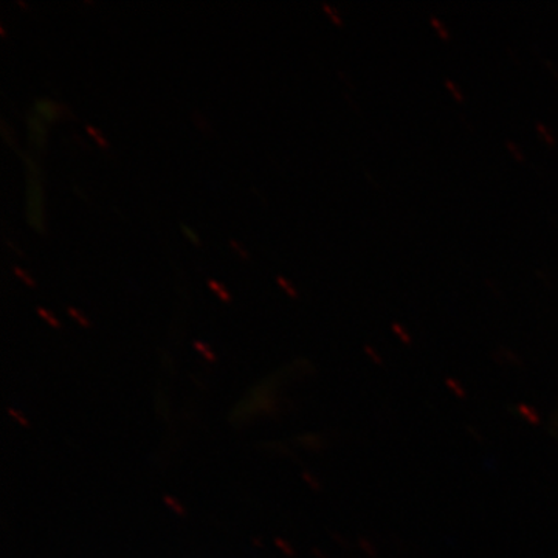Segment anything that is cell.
Masks as SVG:
<instances>
[{"instance_id":"9c48e42d","label":"cell","mask_w":558,"mask_h":558,"mask_svg":"<svg viewBox=\"0 0 558 558\" xmlns=\"http://www.w3.org/2000/svg\"><path fill=\"white\" fill-rule=\"evenodd\" d=\"M231 244L236 245V244H234V242H233V241H231ZM236 248H240V247H238V245H236ZM240 252H241V255H242V256H247V253L242 252V250H240Z\"/></svg>"},{"instance_id":"52a82bcc","label":"cell","mask_w":558,"mask_h":558,"mask_svg":"<svg viewBox=\"0 0 558 558\" xmlns=\"http://www.w3.org/2000/svg\"><path fill=\"white\" fill-rule=\"evenodd\" d=\"M277 279H278L279 284H281V286H282V288H284L286 290H288V292L290 293V295H295V292H293V290H292V289H290L289 282H288V281H286V279H284V278H282V277H278Z\"/></svg>"},{"instance_id":"7a4b0ae2","label":"cell","mask_w":558,"mask_h":558,"mask_svg":"<svg viewBox=\"0 0 558 558\" xmlns=\"http://www.w3.org/2000/svg\"><path fill=\"white\" fill-rule=\"evenodd\" d=\"M35 110L38 116L44 117V119L47 120H54L57 119L58 113H60L58 106L54 105L53 101L46 100V98H44V100H36Z\"/></svg>"},{"instance_id":"8992f818","label":"cell","mask_w":558,"mask_h":558,"mask_svg":"<svg viewBox=\"0 0 558 558\" xmlns=\"http://www.w3.org/2000/svg\"><path fill=\"white\" fill-rule=\"evenodd\" d=\"M13 270L16 271V274L20 275V277L22 279H24V281L27 282L28 286H35V282H33V279L31 277H28V275L25 274V271L17 269V267H14Z\"/></svg>"},{"instance_id":"277c9868","label":"cell","mask_w":558,"mask_h":558,"mask_svg":"<svg viewBox=\"0 0 558 558\" xmlns=\"http://www.w3.org/2000/svg\"><path fill=\"white\" fill-rule=\"evenodd\" d=\"M208 284L209 288L215 289L216 292H219V295L222 296V300H229V293H227L226 289H223L222 286L218 284V282L211 281V279H209Z\"/></svg>"},{"instance_id":"6da1fadb","label":"cell","mask_w":558,"mask_h":558,"mask_svg":"<svg viewBox=\"0 0 558 558\" xmlns=\"http://www.w3.org/2000/svg\"><path fill=\"white\" fill-rule=\"evenodd\" d=\"M28 160V167H31L32 178L28 185V219H31V223L33 229L44 231L43 227V194H40V185L38 178V170H36V165L33 163V160Z\"/></svg>"},{"instance_id":"3957f363","label":"cell","mask_w":558,"mask_h":558,"mask_svg":"<svg viewBox=\"0 0 558 558\" xmlns=\"http://www.w3.org/2000/svg\"><path fill=\"white\" fill-rule=\"evenodd\" d=\"M28 123H31L33 142H35V145L43 146L44 138H46V126H44L43 121L39 120V117L31 116L28 117Z\"/></svg>"},{"instance_id":"ba28073f","label":"cell","mask_w":558,"mask_h":558,"mask_svg":"<svg viewBox=\"0 0 558 558\" xmlns=\"http://www.w3.org/2000/svg\"><path fill=\"white\" fill-rule=\"evenodd\" d=\"M87 131H89L90 134L94 135V137L97 138L98 142H100L102 146L108 145V143H106L105 140L101 138V135L98 134V132L94 130V128L87 126Z\"/></svg>"},{"instance_id":"5b68a950","label":"cell","mask_w":558,"mask_h":558,"mask_svg":"<svg viewBox=\"0 0 558 558\" xmlns=\"http://www.w3.org/2000/svg\"><path fill=\"white\" fill-rule=\"evenodd\" d=\"M182 230L183 233H185L186 236H189L190 240L194 242V244H201L199 238H197L196 234H194L193 231H191L189 227L185 226V223H183Z\"/></svg>"}]
</instances>
